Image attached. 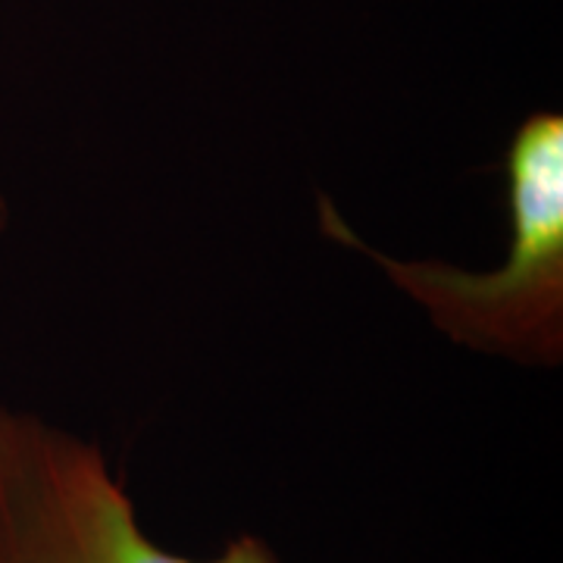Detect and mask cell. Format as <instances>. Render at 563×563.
<instances>
[{
  "mask_svg": "<svg viewBox=\"0 0 563 563\" xmlns=\"http://www.w3.org/2000/svg\"><path fill=\"white\" fill-rule=\"evenodd\" d=\"M0 563H282L244 532L210 558L161 544L101 444L0 404Z\"/></svg>",
  "mask_w": 563,
  "mask_h": 563,
  "instance_id": "7a4b0ae2",
  "label": "cell"
},
{
  "mask_svg": "<svg viewBox=\"0 0 563 563\" xmlns=\"http://www.w3.org/2000/svg\"><path fill=\"white\" fill-rule=\"evenodd\" d=\"M10 222H13V207L7 201V195L0 191V239L10 232Z\"/></svg>",
  "mask_w": 563,
  "mask_h": 563,
  "instance_id": "3957f363",
  "label": "cell"
},
{
  "mask_svg": "<svg viewBox=\"0 0 563 563\" xmlns=\"http://www.w3.org/2000/svg\"><path fill=\"white\" fill-rule=\"evenodd\" d=\"M510 242L501 266L466 269L435 257L385 254L351 229L332 198H317L320 232L357 251L463 351L558 369L563 363V117L539 110L504 154Z\"/></svg>",
  "mask_w": 563,
  "mask_h": 563,
  "instance_id": "6da1fadb",
  "label": "cell"
}]
</instances>
